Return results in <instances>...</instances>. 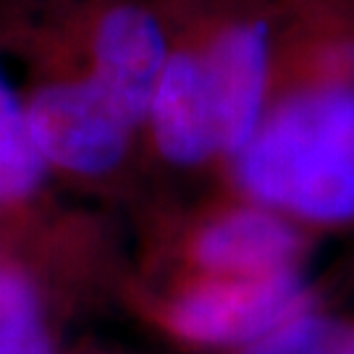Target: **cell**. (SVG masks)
<instances>
[{
	"instance_id": "3957f363",
	"label": "cell",
	"mask_w": 354,
	"mask_h": 354,
	"mask_svg": "<svg viewBox=\"0 0 354 354\" xmlns=\"http://www.w3.org/2000/svg\"><path fill=\"white\" fill-rule=\"evenodd\" d=\"M302 279L291 270L203 283L171 307V328L189 342L236 344L254 342L304 313Z\"/></svg>"
},
{
	"instance_id": "ba28073f",
	"label": "cell",
	"mask_w": 354,
	"mask_h": 354,
	"mask_svg": "<svg viewBox=\"0 0 354 354\" xmlns=\"http://www.w3.org/2000/svg\"><path fill=\"white\" fill-rule=\"evenodd\" d=\"M45 176L48 165L29 134L21 95L0 68V215L29 203Z\"/></svg>"
},
{
	"instance_id": "7a4b0ae2",
	"label": "cell",
	"mask_w": 354,
	"mask_h": 354,
	"mask_svg": "<svg viewBox=\"0 0 354 354\" xmlns=\"http://www.w3.org/2000/svg\"><path fill=\"white\" fill-rule=\"evenodd\" d=\"M21 102L48 171L105 176L124 163L140 129L87 68L84 74L39 82Z\"/></svg>"
},
{
	"instance_id": "277c9868",
	"label": "cell",
	"mask_w": 354,
	"mask_h": 354,
	"mask_svg": "<svg viewBox=\"0 0 354 354\" xmlns=\"http://www.w3.org/2000/svg\"><path fill=\"white\" fill-rule=\"evenodd\" d=\"M165 61L163 29L145 6L115 0L92 19L84 68L137 127L147 124Z\"/></svg>"
},
{
	"instance_id": "9c48e42d",
	"label": "cell",
	"mask_w": 354,
	"mask_h": 354,
	"mask_svg": "<svg viewBox=\"0 0 354 354\" xmlns=\"http://www.w3.org/2000/svg\"><path fill=\"white\" fill-rule=\"evenodd\" d=\"M0 354H53L37 289L24 270L0 260Z\"/></svg>"
},
{
	"instance_id": "6da1fadb",
	"label": "cell",
	"mask_w": 354,
	"mask_h": 354,
	"mask_svg": "<svg viewBox=\"0 0 354 354\" xmlns=\"http://www.w3.org/2000/svg\"><path fill=\"white\" fill-rule=\"evenodd\" d=\"M239 152L241 181L260 200L323 221L354 215V92L286 102Z\"/></svg>"
},
{
	"instance_id": "30bf717a",
	"label": "cell",
	"mask_w": 354,
	"mask_h": 354,
	"mask_svg": "<svg viewBox=\"0 0 354 354\" xmlns=\"http://www.w3.org/2000/svg\"><path fill=\"white\" fill-rule=\"evenodd\" d=\"M241 354H354V333L328 317L302 313L254 339Z\"/></svg>"
},
{
	"instance_id": "5b68a950",
	"label": "cell",
	"mask_w": 354,
	"mask_h": 354,
	"mask_svg": "<svg viewBox=\"0 0 354 354\" xmlns=\"http://www.w3.org/2000/svg\"><path fill=\"white\" fill-rule=\"evenodd\" d=\"M203 58V55H200ZM205 89L221 150L239 152L257 131L268 76L266 26H239L203 58Z\"/></svg>"
},
{
	"instance_id": "52a82bcc",
	"label": "cell",
	"mask_w": 354,
	"mask_h": 354,
	"mask_svg": "<svg viewBox=\"0 0 354 354\" xmlns=\"http://www.w3.org/2000/svg\"><path fill=\"white\" fill-rule=\"evenodd\" d=\"M297 239L289 226L263 213H236L218 221L197 241V260L228 276H252L291 268Z\"/></svg>"
},
{
	"instance_id": "8992f818",
	"label": "cell",
	"mask_w": 354,
	"mask_h": 354,
	"mask_svg": "<svg viewBox=\"0 0 354 354\" xmlns=\"http://www.w3.org/2000/svg\"><path fill=\"white\" fill-rule=\"evenodd\" d=\"M147 124L158 150L174 163H197L221 150L200 55H168L152 95Z\"/></svg>"
}]
</instances>
